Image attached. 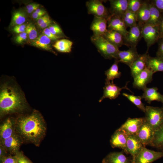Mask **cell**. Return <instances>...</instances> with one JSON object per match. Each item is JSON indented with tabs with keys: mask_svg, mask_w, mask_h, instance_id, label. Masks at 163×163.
<instances>
[{
	"mask_svg": "<svg viewBox=\"0 0 163 163\" xmlns=\"http://www.w3.org/2000/svg\"><path fill=\"white\" fill-rule=\"evenodd\" d=\"M16 125L21 136L37 145L45 134L46 128L45 122L40 113L37 111L30 115L19 118Z\"/></svg>",
	"mask_w": 163,
	"mask_h": 163,
	"instance_id": "6da1fadb",
	"label": "cell"
},
{
	"mask_svg": "<svg viewBox=\"0 0 163 163\" xmlns=\"http://www.w3.org/2000/svg\"><path fill=\"white\" fill-rule=\"evenodd\" d=\"M25 106V99L17 88L6 84L2 87L0 94L1 116L21 111Z\"/></svg>",
	"mask_w": 163,
	"mask_h": 163,
	"instance_id": "7a4b0ae2",
	"label": "cell"
},
{
	"mask_svg": "<svg viewBox=\"0 0 163 163\" xmlns=\"http://www.w3.org/2000/svg\"><path fill=\"white\" fill-rule=\"evenodd\" d=\"M91 40L97 48L98 51L105 59H116L119 48L113 45L102 36L93 35Z\"/></svg>",
	"mask_w": 163,
	"mask_h": 163,
	"instance_id": "3957f363",
	"label": "cell"
},
{
	"mask_svg": "<svg viewBox=\"0 0 163 163\" xmlns=\"http://www.w3.org/2000/svg\"><path fill=\"white\" fill-rule=\"evenodd\" d=\"M145 113V120L154 131L163 126V107L146 106Z\"/></svg>",
	"mask_w": 163,
	"mask_h": 163,
	"instance_id": "277c9868",
	"label": "cell"
},
{
	"mask_svg": "<svg viewBox=\"0 0 163 163\" xmlns=\"http://www.w3.org/2000/svg\"><path fill=\"white\" fill-rule=\"evenodd\" d=\"M88 13L93 15L94 17L104 18L107 20L111 14L103 4V1L91 0L86 3Z\"/></svg>",
	"mask_w": 163,
	"mask_h": 163,
	"instance_id": "5b68a950",
	"label": "cell"
},
{
	"mask_svg": "<svg viewBox=\"0 0 163 163\" xmlns=\"http://www.w3.org/2000/svg\"><path fill=\"white\" fill-rule=\"evenodd\" d=\"M142 35L146 43L147 53L150 47L159 39L158 26L145 24L142 26Z\"/></svg>",
	"mask_w": 163,
	"mask_h": 163,
	"instance_id": "8992f818",
	"label": "cell"
},
{
	"mask_svg": "<svg viewBox=\"0 0 163 163\" xmlns=\"http://www.w3.org/2000/svg\"><path fill=\"white\" fill-rule=\"evenodd\" d=\"M143 123L135 136L140 142L145 146L151 145L154 138L155 131L144 118Z\"/></svg>",
	"mask_w": 163,
	"mask_h": 163,
	"instance_id": "52a82bcc",
	"label": "cell"
},
{
	"mask_svg": "<svg viewBox=\"0 0 163 163\" xmlns=\"http://www.w3.org/2000/svg\"><path fill=\"white\" fill-rule=\"evenodd\" d=\"M163 157V152H157L144 147L135 158L134 163H152Z\"/></svg>",
	"mask_w": 163,
	"mask_h": 163,
	"instance_id": "ba28073f",
	"label": "cell"
},
{
	"mask_svg": "<svg viewBox=\"0 0 163 163\" xmlns=\"http://www.w3.org/2000/svg\"><path fill=\"white\" fill-rule=\"evenodd\" d=\"M143 25L137 23L130 27L126 35L124 37V45L129 48L136 47L142 38V32Z\"/></svg>",
	"mask_w": 163,
	"mask_h": 163,
	"instance_id": "9c48e42d",
	"label": "cell"
},
{
	"mask_svg": "<svg viewBox=\"0 0 163 163\" xmlns=\"http://www.w3.org/2000/svg\"><path fill=\"white\" fill-rule=\"evenodd\" d=\"M128 82L126 83L125 86L121 88L117 86L113 83V81L105 82V85L103 88V94L100 98L99 101L101 102L104 99L108 98L110 99L116 98L120 94L122 89H126L131 91L127 87Z\"/></svg>",
	"mask_w": 163,
	"mask_h": 163,
	"instance_id": "30bf717a",
	"label": "cell"
},
{
	"mask_svg": "<svg viewBox=\"0 0 163 163\" xmlns=\"http://www.w3.org/2000/svg\"><path fill=\"white\" fill-rule=\"evenodd\" d=\"M153 74L150 69L146 67L133 78V87L143 90L147 85L152 81Z\"/></svg>",
	"mask_w": 163,
	"mask_h": 163,
	"instance_id": "8fae6325",
	"label": "cell"
},
{
	"mask_svg": "<svg viewBox=\"0 0 163 163\" xmlns=\"http://www.w3.org/2000/svg\"><path fill=\"white\" fill-rule=\"evenodd\" d=\"M136 47H130L126 50L119 51L116 59L119 62L124 63L130 67L139 57Z\"/></svg>",
	"mask_w": 163,
	"mask_h": 163,
	"instance_id": "7c38bea8",
	"label": "cell"
},
{
	"mask_svg": "<svg viewBox=\"0 0 163 163\" xmlns=\"http://www.w3.org/2000/svg\"><path fill=\"white\" fill-rule=\"evenodd\" d=\"M145 147L137 139L135 135H128L126 147L124 150L132 156L133 160L143 148Z\"/></svg>",
	"mask_w": 163,
	"mask_h": 163,
	"instance_id": "4fadbf2b",
	"label": "cell"
},
{
	"mask_svg": "<svg viewBox=\"0 0 163 163\" xmlns=\"http://www.w3.org/2000/svg\"><path fill=\"white\" fill-rule=\"evenodd\" d=\"M144 118H128L119 128L128 135H135L142 124Z\"/></svg>",
	"mask_w": 163,
	"mask_h": 163,
	"instance_id": "5bb4252c",
	"label": "cell"
},
{
	"mask_svg": "<svg viewBox=\"0 0 163 163\" xmlns=\"http://www.w3.org/2000/svg\"><path fill=\"white\" fill-rule=\"evenodd\" d=\"M107 30H114L121 33L124 37L128 31L122 18L119 17L111 15L107 20Z\"/></svg>",
	"mask_w": 163,
	"mask_h": 163,
	"instance_id": "9a60e30c",
	"label": "cell"
},
{
	"mask_svg": "<svg viewBox=\"0 0 163 163\" xmlns=\"http://www.w3.org/2000/svg\"><path fill=\"white\" fill-rule=\"evenodd\" d=\"M109 12L111 15L122 18L127 11L128 0H110Z\"/></svg>",
	"mask_w": 163,
	"mask_h": 163,
	"instance_id": "2e32d148",
	"label": "cell"
},
{
	"mask_svg": "<svg viewBox=\"0 0 163 163\" xmlns=\"http://www.w3.org/2000/svg\"><path fill=\"white\" fill-rule=\"evenodd\" d=\"M128 135L123 131L118 129L112 136L110 142L113 148H119L124 150Z\"/></svg>",
	"mask_w": 163,
	"mask_h": 163,
	"instance_id": "e0dca14e",
	"label": "cell"
},
{
	"mask_svg": "<svg viewBox=\"0 0 163 163\" xmlns=\"http://www.w3.org/2000/svg\"><path fill=\"white\" fill-rule=\"evenodd\" d=\"M1 141V144L6 150L13 153L18 152L21 144V138L15 133Z\"/></svg>",
	"mask_w": 163,
	"mask_h": 163,
	"instance_id": "ac0fdd59",
	"label": "cell"
},
{
	"mask_svg": "<svg viewBox=\"0 0 163 163\" xmlns=\"http://www.w3.org/2000/svg\"><path fill=\"white\" fill-rule=\"evenodd\" d=\"M107 20L103 18L94 17L90 28L94 35L102 36L107 31Z\"/></svg>",
	"mask_w": 163,
	"mask_h": 163,
	"instance_id": "d6986e66",
	"label": "cell"
},
{
	"mask_svg": "<svg viewBox=\"0 0 163 163\" xmlns=\"http://www.w3.org/2000/svg\"><path fill=\"white\" fill-rule=\"evenodd\" d=\"M148 55L147 52L140 54L129 67L131 75L133 78L147 67L146 62Z\"/></svg>",
	"mask_w": 163,
	"mask_h": 163,
	"instance_id": "ffe728a7",
	"label": "cell"
},
{
	"mask_svg": "<svg viewBox=\"0 0 163 163\" xmlns=\"http://www.w3.org/2000/svg\"><path fill=\"white\" fill-rule=\"evenodd\" d=\"M102 163H134L133 159L126 156L122 152L110 153L102 161Z\"/></svg>",
	"mask_w": 163,
	"mask_h": 163,
	"instance_id": "44dd1931",
	"label": "cell"
},
{
	"mask_svg": "<svg viewBox=\"0 0 163 163\" xmlns=\"http://www.w3.org/2000/svg\"><path fill=\"white\" fill-rule=\"evenodd\" d=\"M143 90V93L141 96L148 103L150 104L152 101H157L163 104V95L158 91L157 88L146 87Z\"/></svg>",
	"mask_w": 163,
	"mask_h": 163,
	"instance_id": "7402d4cb",
	"label": "cell"
},
{
	"mask_svg": "<svg viewBox=\"0 0 163 163\" xmlns=\"http://www.w3.org/2000/svg\"><path fill=\"white\" fill-rule=\"evenodd\" d=\"M149 1H143L139 9L136 13L137 23L142 25L146 24L149 19Z\"/></svg>",
	"mask_w": 163,
	"mask_h": 163,
	"instance_id": "603a6c76",
	"label": "cell"
},
{
	"mask_svg": "<svg viewBox=\"0 0 163 163\" xmlns=\"http://www.w3.org/2000/svg\"><path fill=\"white\" fill-rule=\"evenodd\" d=\"M102 36L118 48L124 45L123 37L121 33L117 31L107 30Z\"/></svg>",
	"mask_w": 163,
	"mask_h": 163,
	"instance_id": "cb8c5ba5",
	"label": "cell"
},
{
	"mask_svg": "<svg viewBox=\"0 0 163 163\" xmlns=\"http://www.w3.org/2000/svg\"><path fill=\"white\" fill-rule=\"evenodd\" d=\"M15 133L13 127V123L11 119H7L0 126L1 141L8 138Z\"/></svg>",
	"mask_w": 163,
	"mask_h": 163,
	"instance_id": "d4e9b609",
	"label": "cell"
},
{
	"mask_svg": "<svg viewBox=\"0 0 163 163\" xmlns=\"http://www.w3.org/2000/svg\"><path fill=\"white\" fill-rule=\"evenodd\" d=\"M146 66L154 73L158 72H163V58L157 56L152 57L149 55Z\"/></svg>",
	"mask_w": 163,
	"mask_h": 163,
	"instance_id": "484cf974",
	"label": "cell"
},
{
	"mask_svg": "<svg viewBox=\"0 0 163 163\" xmlns=\"http://www.w3.org/2000/svg\"><path fill=\"white\" fill-rule=\"evenodd\" d=\"M51 40L42 33L35 40L31 41V44L36 47L48 51H52Z\"/></svg>",
	"mask_w": 163,
	"mask_h": 163,
	"instance_id": "4316f807",
	"label": "cell"
},
{
	"mask_svg": "<svg viewBox=\"0 0 163 163\" xmlns=\"http://www.w3.org/2000/svg\"><path fill=\"white\" fill-rule=\"evenodd\" d=\"M149 5L150 17L149 20L146 24L158 26L161 19L162 13L150 1H149Z\"/></svg>",
	"mask_w": 163,
	"mask_h": 163,
	"instance_id": "83f0119b",
	"label": "cell"
},
{
	"mask_svg": "<svg viewBox=\"0 0 163 163\" xmlns=\"http://www.w3.org/2000/svg\"><path fill=\"white\" fill-rule=\"evenodd\" d=\"M119 62L117 60L115 59L114 63L108 69L105 71V74L106 76V82L113 81L115 79L120 77L121 73L119 70Z\"/></svg>",
	"mask_w": 163,
	"mask_h": 163,
	"instance_id": "f1b7e54d",
	"label": "cell"
},
{
	"mask_svg": "<svg viewBox=\"0 0 163 163\" xmlns=\"http://www.w3.org/2000/svg\"><path fill=\"white\" fill-rule=\"evenodd\" d=\"M73 42L65 39L58 40L53 46L58 51L62 53H69L71 51Z\"/></svg>",
	"mask_w": 163,
	"mask_h": 163,
	"instance_id": "f546056e",
	"label": "cell"
},
{
	"mask_svg": "<svg viewBox=\"0 0 163 163\" xmlns=\"http://www.w3.org/2000/svg\"><path fill=\"white\" fill-rule=\"evenodd\" d=\"M26 19V15L24 11L21 10L16 11L13 13L10 25L14 27L23 24Z\"/></svg>",
	"mask_w": 163,
	"mask_h": 163,
	"instance_id": "4dcf8cb0",
	"label": "cell"
},
{
	"mask_svg": "<svg viewBox=\"0 0 163 163\" xmlns=\"http://www.w3.org/2000/svg\"><path fill=\"white\" fill-rule=\"evenodd\" d=\"M126 27H131L137 24L136 14L127 10L121 18Z\"/></svg>",
	"mask_w": 163,
	"mask_h": 163,
	"instance_id": "1f68e13d",
	"label": "cell"
},
{
	"mask_svg": "<svg viewBox=\"0 0 163 163\" xmlns=\"http://www.w3.org/2000/svg\"><path fill=\"white\" fill-rule=\"evenodd\" d=\"M123 95L138 108L144 113L145 112V107L141 101V100L142 99L141 96H136L126 93H123Z\"/></svg>",
	"mask_w": 163,
	"mask_h": 163,
	"instance_id": "d6a6232c",
	"label": "cell"
},
{
	"mask_svg": "<svg viewBox=\"0 0 163 163\" xmlns=\"http://www.w3.org/2000/svg\"><path fill=\"white\" fill-rule=\"evenodd\" d=\"M158 148H163V126L155 131L154 138L151 145Z\"/></svg>",
	"mask_w": 163,
	"mask_h": 163,
	"instance_id": "836d02e7",
	"label": "cell"
},
{
	"mask_svg": "<svg viewBox=\"0 0 163 163\" xmlns=\"http://www.w3.org/2000/svg\"><path fill=\"white\" fill-rule=\"evenodd\" d=\"M28 37L31 41L36 39L38 36V33L34 24L30 23L27 25L26 29Z\"/></svg>",
	"mask_w": 163,
	"mask_h": 163,
	"instance_id": "e575fe53",
	"label": "cell"
},
{
	"mask_svg": "<svg viewBox=\"0 0 163 163\" xmlns=\"http://www.w3.org/2000/svg\"><path fill=\"white\" fill-rule=\"evenodd\" d=\"M143 2L141 0H128L127 10L136 13Z\"/></svg>",
	"mask_w": 163,
	"mask_h": 163,
	"instance_id": "d590c367",
	"label": "cell"
},
{
	"mask_svg": "<svg viewBox=\"0 0 163 163\" xmlns=\"http://www.w3.org/2000/svg\"><path fill=\"white\" fill-rule=\"evenodd\" d=\"M50 31L53 34L58 36L65 37L63 33L59 26L57 24H52L48 27Z\"/></svg>",
	"mask_w": 163,
	"mask_h": 163,
	"instance_id": "8d00e7d4",
	"label": "cell"
},
{
	"mask_svg": "<svg viewBox=\"0 0 163 163\" xmlns=\"http://www.w3.org/2000/svg\"><path fill=\"white\" fill-rule=\"evenodd\" d=\"M43 33L46 35L51 40H57L59 39L64 37H63L54 35L51 33L47 27L44 29Z\"/></svg>",
	"mask_w": 163,
	"mask_h": 163,
	"instance_id": "74e56055",
	"label": "cell"
},
{
	"mask_svg": "<svg viewBox=\"0 0 163 163\" xmlns=\"http://www.w3.org/2000/svg\"><path fill=\"white\" fill-rule=\"evenodd\" d=\"M46 11L44 10L39 8L32 13V17L33 18L37 20L40 17L46 14Z\"/></svg>",
	"mask_w": 163,
	"mask_h": 163,
	"instance_id": "f35d334b",
	"label": "cell"
},
{
	"mask_svg": "<svg viewBox=\"0 0 163 163\" xmlns=\"http://www.w3.org/2000/svg\"><path fill=\"white\" fill-rule=\"evenodd\" d=\"M27 35L26 32L18 34L14 38L16 43L21 44L25 41L27 38Z\"/></svg>",
	"mask_w": 163,
	"mask_h": 163,
	"instance_id": "ab89813d",
	"label": "cell"
},
{
	"mask_svg": "<svg viewBox=\"0 0 163 163\" xmlns=\"http://www.w3.org/2000/svg\"><path fill=\"white\" fill-rule=\"evenodd\" d=\"M27 25L23 24L21 25L15 26L12 28V30L17 34L26 32V29Z\"/></svg>",
	"mask_w": 163,
	"mask_h": 163,
	"instance_id": "60d3db41",
	"label": "cell"
},
{
	"mask_svg": "<svg viewBox=\"0 0 163 163\" xmlns=\"http://www.w3.org/2000/svg\"><path fill=\"white\" fill-rule=\"evenodd\" d=\"M157 42L158 48L156 52V56L163 58V37L160 38Z\"/></svg>",
	"mask_w": 163,
	"mask_h": 163,
	"instance_id": "b9f144b4",
	"label": "cell"
},
{
	"mask_svg": "<svg viewBox=\"0 0 163 163\" xmlns=\"http://www.w3.org/2000/svg\"><path fill=\"white\" fill-rule=\"evenodd\" d=\"M40 5L37 3H33L28 5L26 6L27 11L28 14L33 13L39 8Z\"/></svg>",
	"mask_w": 163,
	"mask_h": 163,
	"instance_id": "7bdbcfd3",
	"label": "cell"
},
{
	"mask_svg": "<svg viewBox=\"0 0 163 163\" xmlns=\"http://www.w3.org/2000/svg\"><path fill=\"white\" fill-rule=\"evenodd\" d=\"M150 1L162 14H163V0H153Z\"/></svg>",
	"mask_w": 163,
	"mask_h": 163,
	"instance_id": "ee69618b",
	"label": "cell"
},
{
	"mask_svg": "<svg viewBox=\"0 0 163 163\" xmlns=\"http://www.w3.org/2000/svg\"><path fill=\"white\" fill-rule=\"evenodd\" d=\"M50 20L51 19L49 16L46 14L44 16L40 17L37 20V24L39 27L42 24Z\"/></svg>",
	"mask_w": 163,
	"mask_h": 163,
	"instance_id": "f6af8a7d",
	"label": "cell"
},
{
	"mask_svg": "<svg viewBox=\"0 0 163 163\" xmlns=\"http://www.w3.org/2000/svg\"><path fill=\"white\" fill-rule=\"evenodd\" d=\"M158 26L160 39L163 37V14H162L161 19Z\"/></svg>",
	"mask_w": 163,
	"mask_h": 163,
	"instance_id": "bcb514c9",
	"label": "cell"
},
{
	"mask_svg": "<svg viewBox=\"0 0 163 163\" xmlns=\"http://www.w3.org/2000/svg\"><path fill=\"white\" fill-rule=\"evenodd\" d=\"M3 163H17L16 157H8L3 159Z\"/></svg>",
	"mask_w": 163,
	"mask_h": 163,
	"instance_id": "7dc6e473",
	"label": "cell"
},
{
	"mask_svg": "<svg viewBox=\"0 0 163 163\" xmlns=\"http://www.w3.org/2000/svg\"><path fill=\"white\" fill-rule=\"evenodd\" d=\"M16 157L17 163H31L25 157L21 154H19Z\"/></svg>",
	"mask_w": 163,
	"mask_h": 163,
	"instance_id": "c3c4849f",
	"label": "cell"
},
{
	"mask_svg": "<svg viewBox=\"0 0 163 163\" xmlns=\"http://www.w3.org/2000/svg\"><path fill=\"white\" fill-rule=\"evenodd\" d=\"M6 150L5 148L1 144H0V156L1 157L5 155L6 152Z\"/></svg>",
	"mask_w": 163,
	"mask_h": 163,
	"instance_id": "681fc988",
	"label": "cell"
}]
</instances>
